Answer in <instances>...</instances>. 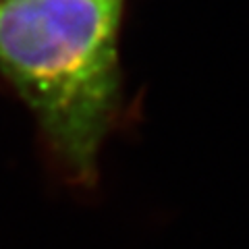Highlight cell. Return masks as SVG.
Segmentation results:
<instances>
[{
    "mask_svg": "<svg viewBox=\"0 0 249 249\" xmlns=\"http://www.w3.org/2000/svg\"><path fill=\"white\" fill-rule=\"evenodd\" d=\"M119 13L121 0H0V71L85 185L116 110Z\"/></svg>",
    "mask_w": 249,
    "mask_h": 249,
    "instance_id": "cell-1",
    "label": "cell"
}]
</instances>
